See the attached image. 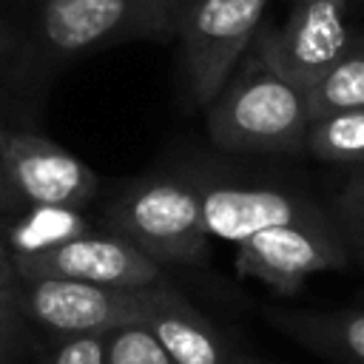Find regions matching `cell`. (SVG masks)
I'll use <instances>...</instances> for the list:
<instances>
[{"mask_svg":"<svg viewBox=\"0 0 364 364\" xmlns=\"http://www.w3.org/2000/svg\"><path fill=\"white\" fill-rule=\"evenodd\" d=\"M210 139L225 151H304L307 91L276 74L250 46L205 108Z\"/></svg>","mask_w":364,"mask_h":364,"instance_id":"cell-1","label":"cell"},{"mask_svg":"<svg viewBox=\"0 0 364 364\" xmlns=\"http://www.w3.org/2000/svg\"><path fill=\"white\" fill-rule=\"evenodd\" d=\"M105 230L122 236L156 264H205L208 228L196 176L151 173L119 185L102 210Z\"/></svg>","mask_w":364,"mask_h":364,"instance_id":"cell-2","label":"cell"},{"mask_svg":"<svg viewBox=\"0 0 364 364\" xmlns=\"http://www.w3.org/2000/svg\"><path fill=\"white\" fill-rule=\"evenodd\" d=\"M173 0H34L31 48L46 60H71L134 37H168Z\"/></svg>","mask_w":364,"mask_h":364,"instance_id":"cell-3","label":"cell"},{"mask_svg":"<svg viewBox=\"0 0 364 364\" xmlns=\"http://www.w3.org/2000/svg\"><path fill=\"white\" fill-rule=\"evenodd\" d=\"M270 0H182L176 14L185 102L208 108L253 46Z\"/></svg>","mask_w":364,"mask_h":364,"instance_id":"cell-4","label":"cell"},{"mask_svg":"<svg viewBox=\"0 0 364 364\" xmlns=\"http://www.w3.org/2000/svg\"><path fill=\"white\" fill-rule=\"evenodd\" d=\"M162 284L165 279L148 287H108L71 279H17L26 318L60 338L145 324Z\"/></svg>","mask_w":364,"mask_h":364,"instance_id":"cell-5","label":"cell"},{"mask_svg":"<svg viewBox=\"0 0 364 364\" xmlns=\"http://www.w3.org/2000/svg\"><path fill=\"white\" fill-rule=\"evenodd\" d=\"M350 262V247L333 219L318 213L290 225L264 228L236 245V273L270 284L276 293H296L301 282Z\"/></svg>","mask_w":364,"mask_h":364,"instance_id":"cell-6","label":"cell"},{"mask_svg":"<svg viewBox=\"0 0 364 364\" xmlns=\"http://www.w3.org/2000/svg\"><path fill=\"white\" fill-rule=\"evenodd\" d=\"M347 3L296 0L282 26L262 23L253 48L262 60L301 91H310L350 48Z\"/></svg>","mask_w":364,"mask_h":364,"instance_id":"cell-7","label":"cell"},{"mask_svg":"<svg viewBox=\"0 0 364 364\" xmlns=\"http://www.w3.org/2000/svg\"><path fill=\"white\" fill-rule=\"evenodd\" d=\"M0 171L23 208L82 210L100 191V179L80 156L31 131H6Z\"/></svg>","mask_w":364,"mask_h":364,"instance_id":"cell-8","label":"cell"},{"mask_svg":"<svg viewBox=\"0 0 364 364\" xmlns=\"http://www.w3.org/2000/svg\"><path fill=\"white\" fill-rule=\"evenodd\" d=\"M17 279H71L108 287H148L162 282V264L111 230H88L63 245L11 256Z\"/></svg>","mask_w":364,"mask_h":364,"instance_id":"cell-9","label":"cell"},{"mask_svg":"<svg viewBox=\"0 0 364 364\" xmlns=\"http://www.w3.org/2000/svg\"><path fill=\"white\" fill-rule=\"evenodd\" d=\"M196 185L202 196V216H205L208 233L233 245L245 242L247 236L264 228L290 225V222L324 213L321 205H316L310 196L290 188L239 185V182L208 179V176H196Z\"/></svg>","mask_w":364,"mask_h":364,"instance_id":"cell-10","label":"cell"},{"mask_svg":"<svg viewBox=\"0 0 364 364\" xmlns=\"http://www.w3.org/2000/svg\"><path fill=\"white\" fill-rule=\"evenodd\" d=\"M176 364H230V353L219 330L168 282L145 321Z\"/></svg>","mask_w":364,"mask_h":364,"instance_id":"cell-11","label":"cell"},{"mask_svg":"<svg viewBox=\"0 0 364 364\" xmlns=\"http://www.w3.org/2000/svg\"><path fill=\"white\" fill-rule=\"evenodd\" d=\"M267 321L304 350L336 364H364V310H270Z\"/></svg>","mask_w":364,"mask_h":364,"instance_id":"cell-12","label":"cell"},{"mask_svg":"<svg viewBox=\"0 0 364 364\" xmlns=\"http://www.w3.org/2000/svg\"><path fill=\"white\" fill-rule=\"evenodd\" d=\"M94 230L80 208H23L0 216V239L11 256L37 253Z\"/></svg>","mask_w":364,"mask_h":364,"instance_id":"cell-13","label":"cell"},{"mask_svg":"<svg viewBox=\"0 0 364 364\" xmlns=\"http://www.w3.org/2000/svg\"><path fill=\"white\" fill-rule=\"evenodd\" d=\"M310 119L338 114V111H364V40L353 37L344 57L307 91Z\"/></svg>","mask_w":364,"mask_h":364,"instance_id":"cell-14","label":"cell"},{"mask_svg":"<svg viewBox=\"0 0 364 364\" xmlns=\"http://www.w3.org/2000/svg\"><path fill=\"white\" fill-rule=\"evenodd\" d=\"M304 151L330 165L364 168V111H338L310 119Z\"/></svg>","mask_w":364,"mask_h":364,"instance_id":"cell-15","label":"cell"},{"mask_svg":"<svg viewBox=\"0 0 364 364\" xmlns=\"http://www.w3.org/2000/svg\"><path fill=\"white\" fill-rule=\"evenodd\" d=\"M105 364H176L145 324L105 333Z\"/></svg>","mask_w":364,"mask_h":364,"instance_id":"cell-16","label":"cell"},{"mask_svg":"<svg viewBox=\"0 0 364 364\" xmlns=\"http://www.w3.org/2000/svg\"><path fill=\"white\" fill-rule=\"evenodd\" d=\"M330 213H333L350 253H355L364 262V171L353 173L333 193Z\"/></svg>","mask_w":364,"mask_h":364,"instance_id":"cell-17","label":"cell"},{"mask_svg":"<svg viewBox=\"0 0 364 364\" xmlns=\"http://www.w3.org/2000/svg\"><path fill=\"white\" fill-rule=\"evenodd\" d=\"M26 313L20 307V290H17V282L0 287V364H9L14 347H17V338H20V330L26 324Z\"/></svg>","mask_w":364,"mask_h":364,"instance_id":"cell-18","label":"cell"},{"mask_svg":"<svg viewBox=\"0 0 364 364\" xmlns=\"http://www.w3.org/2000/svg\"><path fill=\"white\" fill-rule=\"evenodd\" d=\"M48 364H105V333L63 338Z\"/></svg>","mask_w":364,"mask_h":364,"instance_id":"cell-19","label":"cell"},{"mask_svg":"<svg viewBox=\"0 0 364 364\" xmlns=\"http://www.w3.org/2000/svg\"><path fill=\"white\" fill-rule=\"evenodd\" d=\"M20 46H23V40H20L17 28H14L11 23L0 20V63H3L6 57H11V54H14Z\"/></svg>","mask_w":364,"mask_h":364,"instance_id":"cell-20","label":"cell"},{"mask_svg":"<svg viewBox=\"0 0 364 364\" xmlns=\"http://www.w3.org/2000/svg\"><path fill=\"white\" fill-rule=\"evenodd\" d=\"M17 210H23V205L17 202L14 191L9 188V182H6V176H3V171H0V216H6V213H17Z\"/></svg>","mask_w":364,"mask_h":364,"instance_id":"cell-21","label":"cell"},{"mask_svg":"<svg viewBox=\"0 0 364 364\" xmlns=\"http://www.w3.org/2000/svg\"><path fill=\"white\" fill-rule=\"evenodd\" d=\"M17 282V273H14V262H11V253L6 250L3 239H0V287Z\"/></svg>","mask_w":364,"mask_h":364,"instance_id":"cell-22","label":"cell"},{"mask_svg":"<svg viewBox=\"0 0 364 364\" xmlns=\"http://www.w3.org/2000/svg\"><path fill=\"white\" fill-rule=\"evenodd\" d=\"M6 131H9V128H6V125H3V119H0V142H3V136H6Z\"/></svg>","mask_w":364,"mask_h":364,"instance_id":"cell-23","label":"cell"},{"mask_svg":"<svg viewBox=\"0 0 364 364\" xmlns=\"http://www.w3.org/2000/svg\"><path fill=\"white\" fill-rule=\"evenodd\" d=\"M230 364H250V361H230Z\"/></svg>","mask_w":364,"mask_h":364,"instance_id":"cell-24","label":"cell"},{"mask_svg":"<svg viewBox=\"0 0 364 364\" xmlns=\"http://www.w3.org/2000/svg\"><path fill=\"white\" fill-rule=\"evenodd\" d=\"M173 3H176V6H182V0H173Z\"/></svg>","mask_w":364,"mask_h":364,"instance_id":"cell-25","label":"cell"},{"mask_svg":"<svg viewBox=\"0 0 364 364\" xmlns=\"http://www.w3.org/2000/svg\"><path fill=\"white\" fill-rule=\"evenodd\" d=\"M341 3H350V0H341Z\"/></svg>","mask_w":364,"mask_h":364,"instance_id":"cell-26","label":"cell"}]
</instances>
